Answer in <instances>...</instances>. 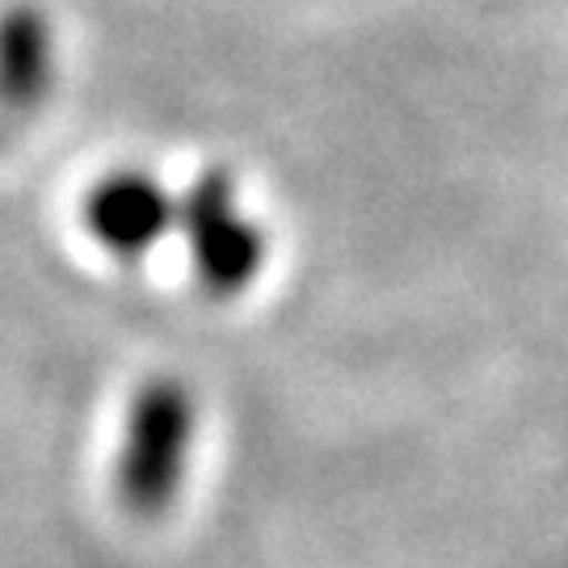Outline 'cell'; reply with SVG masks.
Returning <instances> with one entry per match:
<instances>
[{"instance_id": "obj_1", "label": "cell", "mask_w": 568, "mask_h": 568, "mask_svg": "<svg viewBox=\"0 0 568 568\" xmlns=\"http://www.w3.org/2000/svg\"><path fill=\"white\" fill-rule=\"evenodd\" d=\"M194 443V400L178 379H152L126 408L114 485L135 518H161L185 480Z\"/></svg>"}, {"instance_id": "obj_4", "label": "cell", "mask_w": 568, "mask_h": 568, "mask_svg": "<svg viewBox=\"0 0 568 568\" xmlns=\"http://www.w3.org/2000/svg\"><path fill=\"white\" fill-rule=\"evenodd\" d=\"M55 84V30L34 4L0 13V110L34 114Z\"/></svg>"}, {"instance_id": "obj_2", "label": "cell", "mask_w": 568, "mask_h": 568, "mask_svg": "<svg viewBox=\"0 0 568 568\" xmlns=\"http://www.w3.org/2000/svg\"><path fill=\"white\" fill-rule=\"evenodd\" d=\"M185 236L190 253L211 291H236L253 278L257 265V236L241 220L232 190L220 178H203L185 199Z\"/></svg>"}, {"instance_id": "obj_3", "label": "cell", "mask_w": 568, "mask_h": 568, "mask_svg": "<svg viewBox=\"0 0 568 568\" xmlns=\"http://www.w3.org/2000/svg\"><path fill=\"white\" fill-rule=\"evenodd\" d=\"M173 220L169 194L143 173H110L84 199V227L110 253L140 257L164 236Z\"/></svg>"}]
</instances>
